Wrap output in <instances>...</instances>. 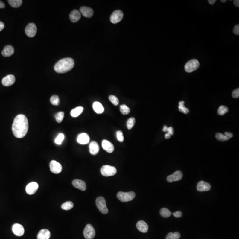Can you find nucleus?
Instances as JSON below:
<instances>
[{"mask_svg": "<svg viewBox=\"0 0 239 239\" xmlns=\"http://www.w3.org/2000/svg\"><path fill=\"white\" fill-rule=\"evenodd\" d=\"M28 120L25 115L19 114L15 118L12 125V131L16 137H25L28 132Z\"/></svg>", "mask_w": 239, "mask_h": 239, "instance_id": "obj_1", "label": "nucleus"}, {"mask_svg": "<svg viewBox=\"0 0 239 239\" xmlns=\"http://www.w3.org/2000/svg\"><path fill=\"white\" fill-rule=\"evenodd\" d=\"M74 61L71 58L61 59L54 66V71L58 73L63 74L67 72L73 68Z\"/></svg>", "mask_w": 239, "mask_h": 239, "instance_id": "obj_2", "label": "nucleus"}, {"mask_svg": "<svg viewBox=\"0 0 239 239\" xmlns=\"http://www.w3.org/2000/svg\"><path fill=\"white\" fill-rule=\"evenodd\" d=\"M117 197L120 201L122 202H128L132 201L136 196V194L134 192H119L117 195Z\"/></svg>", "mask_w": 239, "mask_h": 239, "instance_id": "obj_3", "label": "nucleus"}, {"mask_svg": "<svg viewBox=\"0 0 239 239\" xmlns=\"http://www.w3.org/2000/svg\"><path fill=\"white\" fill-rule=\"evenodd\" d=\"M117 172V169L115 167L109 165H104L101 169V173L105 177L113 176L116 174Z\"/></svg>", "mask_w": 239, "mask_h": 239, "instance_id": "obj_4", "label": "nucleus"}, {"mask_svg": "<svg viewBox=\"0 0 239 239\" xmlns=\"http://www.w3.org/2000/svg\"><path fill=\"white\" fill-rule=\"evenodd\" d=\"M96 204L98 209L103 214H107L108 213V209L106 206V200L102 197H99L97 198Z\"/></svg>", "mask_w": 239, "mask_h": 239, "instance_id": "obj_5", "label": "nucleus"}, {"mask_svg": "<svg viewBox=\"0 0 239 239\" xmlns=\"http://www.w3.org/2000/svg\"><path fill=\"white\" fill-rule=\"evenodd\" d=\"M199 62L196 59L191 60L185 64V70L187 73H191L197 70L199 67Z\"/></svg>", "mask_w": 239, "mask_h": 239, "instance_id": "obj_6", "label": "nucleus"}, {"mask_svg": "<svg viewBox=\"0 0 239 239\" xmlns=\"http://www.w3.org/2000/svg\"><path fill=\"white\" fill-rule=\"evenodd\" d=\"M83 235L86 239H93L95 236V230L93 226L88 224L84 230Z\"/></svg>", "mask_w": 239, "mask_h": 239, "instance_id": "obj_7", "label": "nucleus"}, {"mask_svg": "<svg viewBox=\"0 0 239 239\" xmlns=\"http://www.w3.org/2000/svg\"><path fill=\"white\" fill-rule=\"evenodd\" d=\"M123 13L121 11L118 10L114 11L110 16V22L112 24H117L121 21L123 18Z\"/></svg>", "mask_w": 239, "mask_h": 239, "instance_id": "obj_8", "label": "nucleus"}, {"mask_svg": "<svg viewBox=\"0 0 239 239\" xmlns=\"http://www.w3.org/2000/svg\"><path fill=\"white\" fill-rule=\"evenodd\" d=\"M50 168L51 172L58 174L61 172L63 168L60 163L55 160H52L50 163Z\"/></svg>", "mask_w": 239, "mask_h": 239, "instance_id": "obj_9", "label": "nucleus"}, {"mask_svg": "<svg viewBox=\"0 0 239 239\" xmlns=\"http://www.w3.org/2000/svg\"><path fill=\"white\" fill-rule=\"evenodd\" d=\"M26 34L29 37H33L37 33V28L34 23H29L25 28Z\"/></svg>", "mask_w": 239, "mask_h": 239, "instance_id": "obj_10", "label": "nucleus"}, {"mask_svg": "<svg viewBox=\"0 0 239 239\" xmlns=\"http://www.w3.org/2000/svg\"><path fill=\"white\" fill-rule=\"evenodd\" d=\"M183 174L180 171H175L174 174L169 175L167 177V181L169 182H173L178 181L181 180L182 179Z\"/></svg>", "mask_w": 239, "mask_h": 239, "instance_id": "obj_11", "label": "nucleus"}, {"mask_svg": "<svg viewBox=\"0 0 239 239\" xmlns=\"http://www.w3.org/2000/svg\"><path fill=\"white\" fill-rule=\"evenodd\" d=\"M39 188V185L36 182H32L28 184L26 187V192L29 195H33L36 193Z\"/></svg>", "mask_w": 239, "mask_h": 239, "instance_id": "obj_12", "label": "nucleus"}, {"mask_svg": "<svg viewBox=\"0 0 239 239\" xmlns=\"http://www.w3.org/2000/svg\"><path fill=\"white\" fill-rule=\"evenodd\" d=\"M12 230L15 235L18 237H21L24 235L25 233V229L23 226L21 224H14L12 227Z\"/></svg>", "mask_w": 239, "mask_h": 239, "instance_id": "obj_13", "label": "nucleus"}, {"mask_svg": "<svg viewBox=\"0 0 239 239\" xmlns=\"http://www.w3.org/2000/svg\"><path fill=\"white\" fill-rule=\"evenodd\" d=\"M89 136L86 133H82L77 136V141L81 144L85 145L88 144L89 141Z\"/></svg>", "mask_w": 239, "mask_h": 239, "instance_id": "obj_14", "label": "nucleus"}, {"mask_svg": "<svg viewBox=\"0 0 239 239\" xmlns=\"http://www.w3.org/2000/svg\"><path fill=\"white\" fill-rule=\"evenodd\" d=\"M16 79L15 76L13 75H7L3 78L2 84L5 86H10L13 84L15 82Z\"/></svg>", "mask_w": 239, "mask_h": 239, "instance_id": "obj_15", "label": "nucleus"}, {"mask_svg": "<svg viewBox=\"0 0 239 239\" xmlns=\"http://www.w3.org/2000/svg\"><path fill=\"white\" fill-rule=\"evenodd\" d=\"M211 185L209 183L202 181L197 183V189L198 191H208L211 189Z\"/></svg>", "mask_w": 239, "mask_h": 239, "instance_id": "obj_16", "label": "nucleus"}, {"mask_svg": "<svg viewBox=\"0 0 239 239\" xmlns=\"http://www.w3.org/2000/svg\"><path fill=\"white\" fill-rule=\"evenodd\" d=\"M80 12L85 17L90 18L94 14V11L89 7L83 6L80 9Z\"/></svg>", "mask_w": 239, "mask_h": 239, "instance_id": "obj_17", "label": "nucleus"}, {"mask_svg": "<svg viewBox=\"0 0 239 239\" xmlns=\"http://www.w3.org/2000/svg\"><path fill=\"white\" fill-rule=\"evenodd\" d=\"M102 147L103 149L108 153H112L114 151V146L107 140H104L102 141Z\"/></svg>", "mask_w": 239, "mask_h": 239, "instance_id": "obj_18", "label": "nucleus"}, {"mask_svg": "<svg viewBox=\"0 0 239 239\" xmlns=\"http://www.w3.org/2000/svg\"><path fill=\"white\" fill-rule=\"evenodd\" d=\"M72 184L74 187L82 191H85L86 189L85 182L81 180L75 179L73 181Z\"/></svg>", "mask_w": 239, "mask_h": 239, "instance_id": "obj_19", "label": "nucleus"}, {"mask_svg": "<svg viewBox=\"0 0 239 239\" xmlns=\"http://www.w3.org/2000/svg\"><path fill=\"white\" fill-rule=\"evenodd\" d=\"M81 17V13L76 10L72 11L70 15V20L73 23L78 22Z\"/></svg>", "mask_w": 239, "mask_h": 239, "instance_id": "obj_20", "label": "nucleus"}, {"mask_svg": "<svg viewBox=\"0 0 239 239\" xmlns=\"http://www.w3.org/2000/svg\"><path fill=\"white\" fill-rule=\"evenodd\" d=\"M89 152L92 155H96L99 151V146L98 144L95 141H92L89 144Z\"/></svg>", "mask_w": 239, "mask_h": 239, "instance_id": "obj_21", "label": "nucleus"}, {"mask_svg": "<svg viewBox=\"0 0 239 239\" xmlns=\"http://www.w3.org/2000/svg\"><path fill=\"white\" fill-rule=\"evenodd\" d=\"M14 52V49L11 45H7L4 47L1 53L4 57H10L13 55Z\"/></svg>", "mask_w": 239, "mask_h": 239, "instance_id": "obj_22", "label": "nucleus"}, {"mask_svg": "<svg viewBox=\"0 0 239 239\" xmlns=\"http://www.w3.org/2000/svg\"><path fill=\"white\" fill-rule=\"evenodd\" d=\"M136 228L141 232L146 233L148 229V225L143 220H140L136 223Z\"/></svg>", "mask_w": 239, "mask_h": 239, "instance_id": "obj_23", "label": "nucleus"}, {"mask_svg": "<svg viewBox=\"0 0 239 239\" xmlns=\"http://www.w3.org/2000/svg\"><path fill=\"white\" fill-rule=\"evenodd\" d=\"M50 237V232L48 230L43 229L39 232L37 238V239H49Z\"/></svg>", "mask_w": 239, "mask_h": 239, "instance_id": "obj_24", "label": "nucleus"}, {"mask_svg": "<svg viewBox=\"0 0 239 239\" xmlns=\"http://www.w3.org/2000/svg\"><path fill=\"white\" fill-rule=\"evenodd\" d=\"M94 111L98 114H101L104 111V108L100 102L96 101L93 105Z\"/></svg>", "mask_w": 239, "mask_h": 239, "instance_id": "obj_25", "label": "nucleus"}, {"mask_svg": "<svg viewBox=\"0 0 239 239\" xmlns=\"http://www.w3.org/2000/svg\"><path fill=\"white\" fill-rule=\"evenodd\" d=\"M84 108L83 107H77L72 110L71 112V115L73 118L78 117L83 112Z\"/></svg>", "mask_w": 239, "mask_h": 239, "instance_id": "obj_26", "label": "nucleus"}, {"mask_svg": "<svg viewBox=\"0 0 239 239\" xmlns=\"http://www.w3.org/2000/svg\"><path fill=\"white\" fill-rule=\"evenodd\" d=\"M10 5L13 8H18L22 5V0H9L8 1Z\"/></svg>", "mask_w": 239, "mask_h": 239, "instance_id": "obj_27", "label": "nucleus"}, {"mask_svg": "<svg viewBox=\"0 0 239 239\" xmlns=\"http://www.w3.org/2000/svg\"><path fill=\"white\" fill-rule=\"evenodd\" d=\"M185 102L184 101H181L179 103V109L181 112H183L184 114H187L189 113V110L188 109L185 107L184 106Z\"/></svg>", "mask_w": 239, "mask_h": 239, "instance_id": "obj_28", "label": "nucleus"}, {"mask_svg": "<svg viewBox=\"0 0 239 239\" xmlns=\"http://www.w3.org/2000/svg\"><path fill=\"white\" fill-rule=\"evenodd\" d=\"M160 214L161 216L164 218H168L170 217L171 216V213L169 210L168 208H162L160 211Z\"/></svg>", "mask_w": 239, "mask_h": 239, "instance_id": "obj_29", "label": "nucleus"}, {"mask_svg": "<svg viewBox=\"0 0 239 239\" xmlns=\"http://www.w3.org/2000/svg\"><path fill=\"white\" fill-rule=\"evenodd\" d=\"M181 235L179 232H170L166 237V239H179Z\"/></svg>", "mask_w": 239, "mask_h": 239, "instance_id": "obj_30", "label": "nucleus"}, {"mask_svg": "<svg viewBox=\"0 0 239 239\" xmlns=\"http://www.w3.org/2000/svg\"><path fill=\"white\" fill-rule=\"evenodd\" d=\"M74 204L71 202H66L64 203L62 205L61 208L65 210H69L72 209L73 208Z\"/></svg>", "mask_w": 239, "mask_h": 239, "instance_id": "obj_31", "label": "nucleus"}, {"mask_svg": "<svg viewBox=\"0 0 239 239\" xmlns=\"http://www.w3.org/2000/svg\"><path fill=\"white\" fill-rule=\"evenodd\" d=\"M216 138L217 140L221 141H225L230 139L229 137L227 136L226 135H224L220 133H217L216 135Z\"/></svg>", "mask_w": 239, "mask_h": 239, "instance_id": "obj_32", "label": "nucleus"}, {"mask_svg": "<svg viewBox=\"0 0 239 239\" xmlns=\"http://www.w3.org/2000/svg\"><path fill=\"white\" fill-rule=\"evenodd\" d=\"M229 111L228 108L224 106H221L219 107L217 111L218 114L220 116H223Z\"/></svg>", "mask_w": 239, "mask_h": 239, "instance_id": "obj_33", "label": "nucleus"}, {"mask_svg": "<svg viewBox=\"0 0 239 239\" xmlns=\"http://www.w3.org/2000/svg\"><path fill=\"white\" fill-rule=\"evenodd\" d=\"M120 111L123 115H127L130 112V109L126 105H122L120 106Z\"/></svg>", "mask_w": 239, "mask_h": 239, "instance_id": "obj_34", "label": "nucleus"}, {"mask_svg": "<svg viewBox=\"0 0 239 239\" xmlns=\"http://www.w3.org/2000/svg\"><path fill=\"white\" fill-rule=\"evenodd\" d=\"M50 102L54 106H58L60 104V100L59 97L56 95H54L51 97Z\"/></svg>", "mask_w": 239, "mask_h": 239, "instance_id": "obj_35", "label": "nucleus"}, {"mask_svg": "<svg viewBox=\"0 0 239 239\" xmlns=\"http://www.w3.org/2000/svg\"><path fill=\"white\" fill-rule=\"evenodd\" d=\"M64 117V112H60L55 115V119L58 123L61 122L63 121Z\"/></svg>", "mask_w": 239, "mask_h": 239, "instance_id": "obj_36", "label": "nucleus"}, {"mask_svg": "<svg viewBox=\"0 0 239 239\" xmlns=\"http://www.w3.org/2000/svg\"><path fill=\"white\" fill-rule=\"evenodd\" d=\"M64 135L63 134L60 133L58 135V136L56 137V139L54 140V143L58 145H61L63 142L64 139Z\"/></svg>", "mask_w": 239, "mask_h": 239, "instance_id": "obj_37", "label": "nucleus"}, {"mask_svg": "<svg viewBox=\"0 0 239 239\" xmlns=\"http://www.w3.org/2000/svg\"><path fill=\"white\" fill-rule=\"evenodd\" d=\"M135 119L134 118H131L128 120L127 122V126L129 130H131L133 127L134 125L135 124Z\"/></svg>", "mask_w": 239, "mask_h": 239, "instance_id": "obj_38", "label": "nucleus"}, {"mask_svg": "<svg viewBox=\"0 0 239 239\" xmlns=\"http://www.w3.org/2000/svg\"><path fill=\"white\" fill-rule=\"evenodd\" d=\"M110 101L115 106H118L119 103L118 99L114 95H110L109 98Z\"/></svg>", "mask_w": 239, "mask_h": 239, "instance_id": "obj_39", "label": "nucleus"}, {"mask_svg": "<svg viewBox=\"0 0 239 239\" xmlns=\"http://www.w3.org/2000/svg\"><path fill=\"white\" fill-rule=\"evenodd\" d=\"M117 139L120 142H123L124 141V137L121 131H118L117 132Z\"/></svg>", "mask_w": 239, "mask_h": 239, "instance_id": "obj_40", "label": "nucleus"}, {"mask_svg": "<svg viewBox=\"0 0 239 239\" xmlns=\"http://www.w3.org/2000/svg\"><path fill=\"white\" fill-rule=\"evenodd\" d=\"M232 97L235 98H238L239 97V89L238 88L237 89H235L233 90L232 93Z\"/></svg>", "mask_w": 239, "mask_h": 239, "instance_id": "obj_41", "label": "nucleus"}, {"mask_svg": "<svg viewBox=\"0 0 239 239\" xmlns=\"http://www.w3.org/2000/svg\"><path fill=\"white\" fill-rule=\"evenodd\" d=\"M233 32L235 35H238V36L239 35V25L238 24V25H236L235 27H234V28H233Z\"/></svg>", "mask_w": 239, "mask_h": 239, "instance_id": "obj_42", "label": "nucleus"}, {"mask_svg": "<svg viewBox=\"0 0 239 239\" xmlns=\"http://www.w3.org/2000/svg\"><path fill=\"white\" fill-rule=\"evenodd\" d=\"M173 214L175 217L177 218L181 217L182 216V213L180 211H177V212H175V213H173Z\"/></svg>", "mask_w": 239, "mask_h": 239, "instance_id": "obj_43", "label": "nucleus"}, {"mask_svg": "<svg viewBox=\"0 0 239 239\" xmlns=\"http://www.w3.org/2000/svg\"><path fill=\"white\" fill-rule=\"evenodd\" d=\"M167 132H168V133L170 135H173V134H174V129L172 127H169V128H168Z\"/></svg>", "mask_w": 239, "mask_h": 239, "instance_id": "obj_44", "label": "nucleus"}, {"mask_svg": "<svg viewBox=\"0 0 239 239\" xmlns=\"http://www.w3.org/2000/svg\"><path fill=\"white\" fill-rule=\"evenodd\" d=\"M225 135L227 136H228L229 137L230 139V138H232L233 137V134H232V133H229V132H226L225 133Z\"/></svg>", "mask_w": 239, "mask_h": 239, "instance_id": "obj_45", "label": "nucleus"}, {"mask_svg": "<svg viewBox=\"0 0 239 239\" xmlns=\"http://www.w3.org/2000/svg\"><path fill=\"white\" fill-rule=\"evenodd\" d=\"M4 24L2 22H0V32L4 28Z\"/></svg>", "mask_w": 239, "mask_h": 239, "instance_id": "obj_46", "label": "nucleus"}, {"mask_svg": "<svg viewBox=\"0 0 239 239\" xmlns=\"http://www.w3.org/2000/svg\"><path fill=\"white\" fill-rule=\"evenodd\" d=\"M5 5L4 3L2 1H0V9H3L5 8Z\"/></svg>", "mask_w": 239, "mask_h": 239, "instance_id": "obj_47", "label": "nucleus"}, {"mask_svg": "<svg viewBox=\"0 0 239 239\" xmlns=\"http://www.w3.org/2000/svg\"><path fill=\"white\" fill-rule=\"evenodd\" d=\"M233 3H234V5H235L236 7H239V0H235V1H234V2H233Z\"/></svg>", "mask_w": 239, "mask_h": 239, "instance_id": "obj_48", "label": "nucleus"}, {"mask_svg": "<svg viewBox=\"0 0 239 239\" xmlns=\"http://www.w3.org/2000/svg\"><path fill=\"white\" fill-rule=\"evenodd\" d=\"M208 2L210 4L213 5L216 2V0H208Z\"/></svg>", "mask_w": 239, "mask_h": 239, "instance_id": "obj_49", "label": "nucleus"}, {"mask_svg": "<svg viewBox=\"0 0 239 239\" xmlns=\"http://www.w3.org/2000/svg\"><path fill=\"white\" fill-rule=\"evenodd\" d=\"M170 137H171V135H170L169 134L167 133L166 134H165V137L166 139H169V138H170Z\"/></svg>", "mask_w": 239, "mask_h": 239, "instance_id": "obj_50", "label": "nucleus"}, {"mask_svg": "<svg viewBox=\"0 0 239 239\" xmlns=\"http://www.w3.org/2000/svg\"><path fill=\"white\" fill-rule=\"evenodd\" d=\"M168 127H167L166 125H164V127H163V132H167V130H168Z\"/></svg>", "mask_w": 239, "mask_h": 239, "instance_id": "obj_51", "label": "nucleus"}, {"mask_svg": "<svg viewBox=\"0 0 239 239\" xmlns=\"http://www.w3.org/2000/svg\"><path fill=\"white\" fill-rule=\"evenodd\" d=\"M221 1L222 2V3H225L227 1L226 0H221Z\"/></svg>", "mask_w": 239, "mask_h": 239, "instance_id": "obj_52", "label": "nucleus"}]
</instances>
